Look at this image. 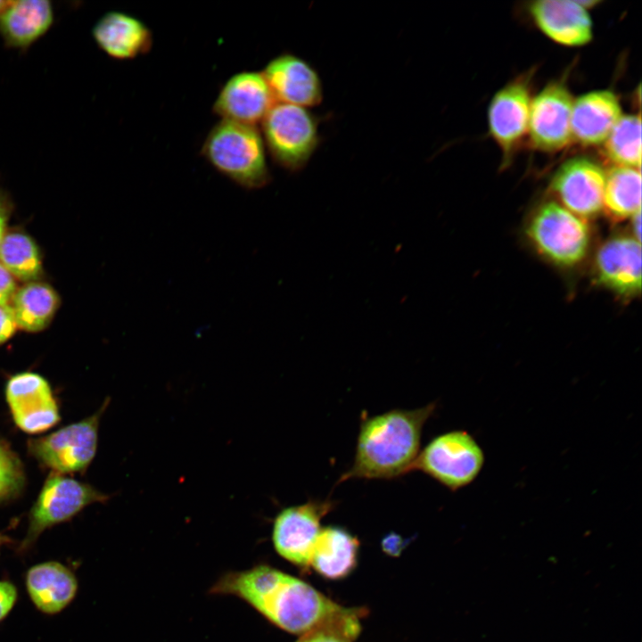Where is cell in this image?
<instances>
[{
  "label": "cell",
  "mask_w": 642,
  "mask_h": 642,
  "mask_svg": "<svg viewBox=\"0 0 642 642\" xmlns=\"http://www.w3.org/2000/svg\"><path fill=\"white\" fill-rule=\"evenodd\" d=\"M333 506L331 500H309L282 509L272 529L277 554L301 570H309L311 552L322 529L321 520Z\"/></svg>",
  "instance_id": "cell-9"
},
{
  "label": "cell",
  "mask_w": 642,
  "mask_h": 642,
  "mask_svg": "<svg viewBox=\"0 0 642 642\" xmlns=\"http://www.w3.org/2000/svg\"><path fill=\"white\" fill-rule=\"evenodd\" d=\"M26 477L18 456L0 441V504L17 498L23 490Z\"/></svg>",
  "instance_id": "cell-27"
},
{
  "label": "cell",
  "mask_w": 642,
  "mask_h": 642,
  "mask_svg": "<svg viewBox=\"0 0 642 642\" xmlns=\"http://www.w3.org/2000/svg\"><path fill=\"white\" fill-rule=\"evenodd\" d=\"M605 175L592 158L576 156L557 169L551 191L566 210L584 220L591 218L603 210Z\"/></svg>",
  "instance_id": "cell-12"
},
{
  "label": "cell",
  "mask_w": 642,
  "mask_h": 642,
  "mask_svg": "<svg viewBox=\"0 0 642 642\" xmlns=\"http://www.w3.org/2000/svg\"><path fill=\"white\" fill-rule=\"evenodd\" d=\"M527 235L541 255L564 267L581 261L589 245L585 220L556 202H547L536 210Z\"/></svg>",
  "instance_id": "cell-8"
},
{
  "label": "cell",
  "mask_w": 642,
  "mask_h": 642,
  "mask_svg": "<svg viewBox=\"0 0 642 642\" xmlns=\"http://www.w3.org/2000/svg\"><path fill=\"white\" fill-rule=\"evenodd\" d=\"M632 218H633V228H634V233H635V239H637L638 242H640V235H641L640 211L636 213Z\"/></svg>",
  "instance_id": "cell-33"
},
{
  "label": "cell",
  "mask_w": 642,
  "mask_h": 642,
  "mask_svg": "<svg viewBox=\"0 0 642 642\" xmlns=\"http://www.w3.org/2000/svg\"><path fill=\"white\" fill-rule=\"evenodd\" d=\"M531 73L513 79L492 97L488 109L490 135L503 154V164L510 160L528 133L531 102Z\"/></svg>",
  "instance_id": "cell-11"
},
{
  "label": "cell",
  "mask_w": 642,
  "mask_h": 642,
  "mask_svg": "<svg viewBox=\"0 0 642 642\" xmlns=\"http://www.w3.org/2000/svg\"><path fill=\"white\" fill-rule=\"evenodd\" d=\"M10 0H0V13L8 6Z\"/></svg>",
  "instance_id": "cell-34"
},
{
  "label": "cell",
  "mask_w": 642,
  "mask_h": 642,
  "mask_svg": "<svg viewBox=\"0 0 642 642\" xmlns=\"http://www.w3.org/2000/svg\"><path fill=\"white\" fill-rule=\"evenodd\" d=\"M641 209L640 169L613 166L605 175L603 210L615 221L633 217Z\"/></svg>",
  "instance_id": "cell-24"
},
{
  "label": "cell",
  "mask_w": 642,
  "mask_h": 642,
  "mask_svg": "<svg viewBox=\"0 0 642 642\" xmlns=\"http://www.w3.org/2000/svg\"><path fill=\"white\" fill-rule=\"evenodd\" d=\"M359 542L347 530L322 527L309 563L317 573L327 580L348 577L357 567Z\"/></svg>",
  "instance_id": "cell-22"
},
{
  "label": "cell",
  "mask_w": 642,
  "mask_h": 642,
  "mask_svg": "<svg viewBox=\"0 0 642 642\" xmlns=\"http://www.w3.org/2000/svg\"><path fill=\"white\" fill-rule=\"evenodd\" d=\"M210 593L240 597L278 628L299 636L339 628L358 637L360 621L367 614L363 607H345L308 582L267 564L226 572Z\"/></svg>",
  "instance_id": "cell-1"
},
{
  "label": "cell",
  "mask_w": 642,
  "mask_h": 642,
  "mask_svg": "<svg viewBox=\"0 0 642 642\" xmlns=\"http://www.w3.org/2000/svg\"><path fill=\"white\" fill-rule=\"evenodd\" d=\"M618 96L603 89L573 99L571 113L572 140L583 146L603 144L621 117Z\"/></svg>",
  "instance_id": "cell-17"
},
{
  "label": "cell",
  "mask_w": 642,
  "mask_h": 642,
  "mask_svg": "<svg viewBox=\"0 0 642 642\" xmlns=\"http://www.w3.org/2000/svg\"><path fill=\"white\" fill-rule=\"evenodd\" d=\"M202 156L236 185L255 190L271 182L267 150L257 126L220 119L209 131Z\"/></svg>",
  "instance_id": "cell-3"
},
{
  "label": "cell",
  "mask_w": 642,
  "mask_h": 642,
  "mask_svg": "<svg viewBox=\"0 0 642 642\" xmlns=\"http://www.w3.org/2000/svg\"><path fill=\"white\" fill-rule=\"evenodd\" d=\"M17 328L11 306H0V345L10 340Z\"/></svg>",
  "instance_id": "cell-30"
},
{
  "label": "cell",
  "mask_w": 642,
  "mask_h": 642,
  "mask_svg": "<svg viewBox=\"0 0 642 642\" xmlns=\"http://www.w3.org/2000/svg\"><path fill=\"white\" fill-rule=\"evenodd\" d=\"M276 103L305 108L323 101V85L317 70L291 53L271 59L261 72Z\"/></svg>",
  "instance_id": "cell-15"
},
{
  "label": "cell",
  "mask_w": 642,
  "mask_h": 642,
  "mask_svg": "<svg viewBox=\"0 0 642 642\" xmlns=\"http://www.w3.org/2000/svg\"><path fill=\"white\" fill-rule=\"evenodd\" d=\"M92 36L103 53L119 61L146 54L153 45L151 29L137 17L120 11L104 13L94 25Z\"/></svg>",
  "instance_id": "cell-18"
},
{
  "label": "cell",
  "mask_w": 642,
  "mask_h": 642,
  "mask_svg": "<svg viewBox=\"0 0 642 642\" xmlns=\"http://www.w3.org/2000/svg\"><path fill=\"white\" fill-rule=\"evenodd\" d=\"M110 401L105 399L96 412L81 421L29 440V454L52 473L86 471L96 454L100 420Z\"/></svg>",
  "instance_id": "cell-6"
},
{
  "label": "cell",
  "mask_w": 642,
  "mask_h": 642,
  "mask_svg": "<svg viewBox=\"0 0 642 642\" xmlns=\"http://www.w3.org/2000/svg\"><path fill=\"white\" fill-rule=\"evenodd\" d=\"M603 144L605 156L614 166L640 169V114L621 116Z\"/></svg>",
  "instance_id": "cell-26"
},
{
  "label": "cell",
  "mask_w": 642,
  "mask_h": 642,
  "mask_svg": "<svg viewBox=\"0 0 642 642\" xmlns=\"http://www.w3.org/2000/svg\"><path fill=\"white\" fill-rule=\"evenodd\" d=\"M16 599V587L9 581L0 580V621L12 609Z\"/></svg>",
  "instance_id": "cell-31"
},
{
  "label": "cell",
  "mask_w": 642,
  "mask_h": 642,
  "mask_svg": "<svg viewBox=\"0 0 642 642\" xmlns=\"http://www.w3.org/2000/svg\"><path fill=\"white\" fill-rule=\"evenodd\" d=\"M573 97L561 80L549 82L531 102L528 134L531 145L554 152L571 141V113Z\"/></svg>",
  "instance_id": "cell-13"
},
{
  "label": "cell",
  "mask_w": 642,
  "mask_h": 642,
  "mask_svg": "<svg viewBox=\"0 0 642 642\" xmlns=\"http://www.w3.org/2000/svg\"><path fill=\"white\" fill-rule=\"evenodd\" d=\"M17 290L16 279L0 263V306L10 305Z\"/></svg>",
  "instance_id": "cell-29"
},
{
  "label": "cell",
  "mask_w": 642,
  "mask_h": 642,
  "mask_svg": "<svg viewBox=\"0 0 642 642\" xmlns=\"http://www.w3.org/2000/svg\"><path fill=\"white\" fill-rule=\"evenodd\" d=\"M266 150L281 168H305L320 144L319 119L308 108L276 103L260 122Z\"/></svg>",
  "instance_id": "cell-4"
},
{
  "label": "cell",
  "mask_w": 642,
  "mask_h": 642,
  "mask_svg": "<svg viewBox=\"0 0 642 642\" xmlns=\"http://www.w3.org/2000/svg\"><path fill=\"white\" fill-rule=\"evenodd\" d=\"M59 305L56 291L48 284L38 281L18 288L10 304L18 328L30 333L46 328Z\"/></svg>",
  "instance_id": "cell-23"
},
{
  "label": "cell",
  "mask_w": 642,
  "mask_h": 642,
  "mask_svg": "<svg viewBox=\"0 0 642 642\" xmlns=\"http://www.w3.org/2000/svg\"><path fill=\"white\" fill-rule=\"evenodd\" d=\"M595 273L599 284L624 296L641 291L640 242L631 236L609 239L597 251Z\"/></svg>",
  "instance_id": "cell-16"
},
{
  "label": "cell",
  "mask_w": 642,
  "mask_h": 642,
  "mask_svg": "<svg viewBox=\"0 0 642 642\" xmlns=\"http://www.w3.org/2000/svg\"><path fill=\"white\" fill-rule=\"evenodd\" d=\"M435 408L432 402L365 418L352 465L338 482L353 478L393 479L411 472L420 452L423 427Z\"/></svg>",
  "instance_id": "cell-2"
},
{
  "label": "cell",
  "mask_w": 642,
  "mask_h": 642,
  "mask_svg": "<svg viewBox=\"0 0 642 642\" xmlns=\"http://www.w3.org/2000/svg\"><path fill=\"white\" fill-rule=\"evenodd\" d=\"M12 210V201L4 191L0 189V244L6 233V226Z\"/></svg>",
  "instance_id": "cell-32"
},
{
  "label": "cell",
  "mask_w": 642,
  "mask_h": 642,
  "mask_svg": "<svg viewBox=\"0 0 642 642\" xmlns=\"http://www.w3.org/2000/svg\"><path fill=\"white\" fill-rule=\"evenodd\" d=\"M358 637L339 628H322L300 636L296 642H354Z\"/></svg>",
  "instance_id": "cell-28"
},
{
  "label": "cell",
  "mask_w": 642,
  "mask_h": 642,
  "mask_svg": "<svg viewBox=\"0 0 642 642\" xmlns=\"http://www.w3.org/2000/svg\"><path fill=\"white\" fill-rule=\"evenodd\" d=\"M54 21L47 0L11 1L0 13V37L7 47L26 50L48 32Z\"/></svg>",
  "instance_id": "cell-20"
},
{
  "label": "cell",
  "mask_w": 642,
  "mask_h": 642,
  "mask_svg": "<svg viewBox=\"0 0 642 642\" xmlns=\"http://www.w3.org/2000/svg\"><path fill=\"white\" fill-rule=\"evenodd\" d=\"M10 541V539L0 533V547Z\"/></svg>",
  "instance_id": "cell-35"
},
{
  "label": "cell",
  "mask_w": 642,
  "mask_h": 642,
  "mask_svg": "<svg viewBox=\"0 0 642 642\" xmlns=\"http://www.w3.org/2000/svg\"><path fill=\"white\" fill-rule=\"evenodd\" d=\"M276 103L262 73L244 70L223 84L212 110L222 120L257 126Z\"/></svg>",
  "instance_id": "cell-14"
},
{
  "label": "cell",
  "mask_w": 642,
  "mask_h": 642,
  "mask_svg": "<svg viewBox=\"0 0 642 642\" xmlns=\"http://www.w3.org/2000/svg\"><path fill=\"white\" fill-rule=\"evenodd\" d=\"M5 399L15 425L29 434H39L61 420L59 406L49 382L34 372L11 376Z\"/></svg>",
  "instance_id": "cell-10"
},
{
  "label": "cell",
  "mask_w": 642,
  "mask_h": 642,
  "mask_svg": "<svg viewBox=\"0 0 642 642\" xmlns=\"http://www.w3.org/2000/svg\"><path fill=\"white\" fill-rule=\"evenodd\" d=\"M485 456L466 431L433 438L418 454L412 471H421L452 491L471 484L483 468Z\"/></svg>",
  "instance_id": "cell-5"
},
{
  "label": "cell",
  "mask_w": 642,
  "mask_h": 642,
  "mask_svg": "<svg viewBox=\"0 0 642 642\" xmlns=\"http://www.w3.org/2000/svg\"><path fill=\"white\" fill-rule=\"evenodd\" d=\"M528 10L536 26L558 44L580 46L592 39L591 19L577 1L539 0L531 2Z\"/></svg>",
  "instance_id": "cell-19"
},
{
  "label": "cell",
  "mask_w": 642,
  "mask_h": 642,
  "mask_svg": "<svg viewBox=\"0 0 642 642\" xmlns=\"http://www.w3.org/2000/svg\"><path fill=\"white\" fill-rule=\"evenodd\" d=\"M0 263L21 282H37L43 275L40 251L35 241L21 231L5 233L0 244Z\"/></svg>",
  "instance_id": "cell-25"
},
{
  "label": "cell",
  "mask_w": 642,
  "mask_h": 642,
  "mask_svg": "<svg viewBox=\"0 0 642 642\" xmlns=\"http://www.w3.org/2000/svg\"><path fill=\"white\" fill-rule=\"evenodd\" d=\"M28 594L44 613L62 611L75 597L78 580L67 566L59 562H45L30 567L25 578Z\"/></svg>",
  "instance_id": "cell-21"
},
{
  "label": "cell",
  "mask_w": 642,
  "mask_h": 642,
  "mask_svg": "<svg viewBox=\"0 0 642 642\" xmlns=\"http://www.w3.org/2000/svg\"><path fill=\"white\" fill-rule=\"evenodd\" d=\"M110 496L62 473H51L29 514L26 535L21 553L29 550L46 529L67 522L93 503H104Z\"/></svg>",
  "instance_id": "cell-7"
}]
</instances>
